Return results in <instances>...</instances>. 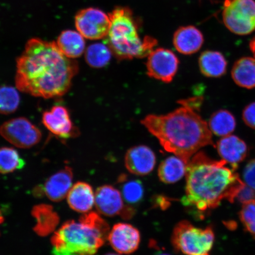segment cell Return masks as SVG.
<instances>
[{
  "label": "cell",
  "mask_w": 255,
  "mask_h": 255,
  "mask_svg": "<svg viewBox=\"0 0 255 255\" xmlns=\"http://www.w3.org/2000/svg\"><path fill=\"white\" fill-rule=\"evenodd\" d=\"M16 68L15 83L18 90L45 99L67 93L79 71L78 63L64 55L56 42L37 38L25 44Z\"/></svg>",
  "instance_id": "6da1fadb"
},
{
  "label": "cell",
  "mask_w": 255,
  "mask_h": 255,
  "mask_svg": "<svg viewBox=\"0 0 255 255\" xmlns=\"http://www.w3.org/2000/svg\"><path fill=\"white\" fill-rule=\"evenodd\" d=\"M224 160H214L203 152H197L186 168L185 206L205 212L218 207L223 200L234 203L245 183Z\"/></svg>",
  "instance_id": "7a4b0ae2"
},
{
  "label": "cell",
  "mask_w": 255,
  "mask_h": 255,
  "mask_svg": "<svg viewBox=\"0 0 255 255\" xmlns=\"http://www.w3.org/2000/svg\"><path fill=\"white\" fill-rule=\"evenodd\" d=\"M141 124L165 151L187 164L201 148L213 145L208 124L195 111L183 105L165 116L149 115Z\"/></svg>",
  "instance_id": "3957f363"
},
{
  "label": "cell",
  "mask_w": 255,
  "mask_h": 255,
  "mask_svg": "<svg viewBox=\"0 0 255 255\" xmlns=\"http://www.w3.org/2000/svg\"><path fill=\"white\" fill-rule=\"evenodd\" d=\"M109 225L98 213L82 216L78 221L64 223L53 235L54 248L79 255H95L109 235Z\"/></svg>",
  "instance_id": "277c9868"
},
{
  "label": "cell",
  "mask_w": 255,
  "mask_h": 255,
  "mask_svg": "<svg viewBox=\"0 0 255 255\" xmlns=\"http://www.w3.org/2000/svg\"><path fill=\"white\" fill-rule=\"evenodd\" d=\"M111 22L106 44L119 60L148 56L157 45L154 38L139 37V23L131 9L118 7L109 14Z\"/></svg>",
  "instance_id": "5b68a950"
},
{
  "label": "cell",
  "mask_w": 255,
  "mask_h": 255,
  "mask_svg": "<svg viewBox=\"0 0 255 255\" xmlns=\"http://www.w3.org/2000/svg\"><path fill=\"white\" fill-rule=\"evenodd\" d=\"M215 238L211 227L199 228L183 221L175 226L171 244L175 251L186 255H210Z\"/></svg>",
  "instance_id": "8992f818"
},
{
  "label": "cell",
  "mask_w": 255,
  "mask_h": 255,
  "mask_svg": "<svg viewBox=\"0 0 255 255\" xmlns=\"http://www.w3.org/2000/svg\"><path fill=\"white\" fill-rule=\"evenodd\" d=\"M222 17L223 23L232 33L250 34L255 30V1L225 0Z\"/></svg>",
  "instance_id": "52a82bcc"
},
{
  "label": "cell",
  "mask_w": 255,
  "mask_h": 255,
  "mask_svg": "<svg viewBox=\"0 0 255 255\" xmlns=\"http://www.w3.org/2000/svg\"><path fill=\"white\" fill-rule=\"evenodd\" d=\"M0 135L18 148H30L40 141V130L24 117L6 121L0 127Z\"/></svg>",
  "instance_id": "ba28073f"
},
{
  "label": "cell",
  "mask_w": 255,
  "mask_h": 255,
  "mask_svg": "<svg viewBox=\"0 0 255 255\" xmlns=\"http://www.w3.org/2000/svg\"><path fill=\"white\" fill-rule=\"evenodd\" d=\"M110 15L101 9L88 8L79 11L75 17V26L86 39L97 40L106 38L110 30Z\"/></svg>",
  "instance_id": "9c48e42d"
},
{
  "label": "cell",
  "mask_w": 255,
  "mask_h": 255,
  "mask_svg": "<svg viewBox=\"0 0 255 255\" xmlns=\"http://www.w3.org/2000/svg\"><path fill=\"white\" fill-rule=\"evenodd\" d=\"M95 205L99 213L105 216H120L123 219H129L135 213L133 207L124 204L120 191L110 185L98 188Z\"/></svg>",
  "instance_id": "30bf717a"
},
{
  "label": "cell",
  "mask_w": 255,
  "mask_h": 255,
  "mask_svg": "<svg viewBox=\"0 0 255 255\" xmlns=\"http://www.w3.org/2000/svg\"><path fill=\"white\" fill-rule=\"evenodd\" d=\"M178 60L172 51L158 48L153 50L146 62L147 75L149 77L165 83H170L177 72Z\"/></svg>",
  "instance_id": "8fae6325"
},
{
  "label": "cell",
  "mask_w": 255,
  "mask_h": 255,
  "mask_svg": "<svg viewBox=\"0 0 255 255\" xmlns=\"http://www.w3.org/2000/svg\"><path fill=\"white\" fill-rule=\"evenodd\" d=\"M42 122L50 132L60 138L68 139L79 134L68 110L63 105H55L50 111L44 112Z\"/></svg>",
  "instance_id": "7c38bea8"
},
{
  "label": "cell",
  "mask_w": 255,
  "mask_h": 255,
  "mask_svg": "<svg viewBox=\"0 0 255 255\" xmlns=\"http://www.w3.org/2000/svg\"><path fill=\"white\" fill-rule=\"evenodd\" d=\"M73 174L72 168L64 167L50 176L43 186L34 190L35 194L46 196L54 202H59L65 198L72 186Z\"/></svg>",
  "instance_id": "4fadbf2b"
},
{
  "label": "cell",
  "mask_w": 255,
  "mask_h": 255,
  "mask_svg": "<svg viewBox=\"0 0 255 255\" xmlns=\"http://www.w3.org/2000/svg\"><path fill=\"white\" fill-rule=\"evenodd\" d=\"M108 240L117 253L130 254L138 250L141 236L138 229L133 226L120 223L113 226L108 235Z\"/></svg>",
  "instance_id": "5bb4252c"
},
{
  "label": "cell",
  "mask_w": 255,
  "mask_h": 255,
  "mask_svg": "<svg viewBox=\"0 0 255 255\" xmlns=\"http://www.w3.org/2000/svg\"><path fill=\"white\" fill-rule=\"evenodd\" d=\"M155 163L154 152L148 146H136L126 153V167L133 174L141 176L147 175L154 170Z\"/></svg>",
  "instance_id": "9a60e30c"
},
{
  "label": "cell",
  "mask_w": 255,
  "mask_h": 255,
  "mask_svg": "<svg viewBox=\"0 0 255 255\" xmlns=\"http://www.w3.org/2000/svg\"><path fill=\"white\" fill-rule=\"evenodd\" d=\"M219 154L236 170L239 163L247 157L248 148L247 143L238 136L229 135L223 136L217 143Z\"/></svg>",
  "instance_id": "2e32d148"
},
{
  "label": "cell",
  "mask_w": 255,
  "mask_h": 255,
  "mask_svg": "<svg viewBox=\"0 0 255 255\" xmlns=\"http://www.w3.org/2000/svg\"><path fill=\"white\" fill-rule=\"evenodd\" d=\"M204 43L202 32L193 25L181 27L175 32L173 44L178 52L189 55L201 49Z\"/></svg>",
  "instance_id": "e0dca14e"
},
{
  "label": "cell",
  "mask_w": 255,
  "mask_h": 255,
  "mask_svg": "<svg viewBox=\"0 0 255 255\" xmlns=\"http://www.w3.org/2000/svg\"><path fill=\"white\" fill-rule=\"evenodd\" d=\"M95 199V194L91 185L82 181L72 186L67 195L69 207L76 212L85 214L93 208Z\"/></svg>",
  "instance_id": "ac0fdd59"
},
{
  "label": "cell",
  "mask_w": 255,
  "mask_h": 255,
  "mask_svg": "<svg viewBox=\"0 0 255 255\" xmlns=\"http://www.w3.org/2000/svg\"><path fill=\"white\" fill-rule=\"evenodd\" d=\"M84 38L79 31L67 30L62 32L56 43L64 55L74 59L81 57L85 52Z\"/></svg>",
  "instance_id": "d6986e66"
},
{
  "label": "cell",
  "mask_w": 255,
  "mask_h": 255,
  "mask_svg": "<svg viewBox=\"0 0 255 255\" xmlns=\"http://www.w3.org/2000/svg\"><path fill=\"white\" fill-rule=\"evenodd\" d=\"M199 68L202 74L209 78H219L224 75L228 63L221 53L216 51H206L200 55Z\"/></svg>",
  "instance_id": "ffe728a7"
},
{
  "label": "cell",
  "mask_w": 255,
  "mask_h": 255,
  "mask_svg": "<svg viewBox=\"0 0 255 255\" xmlns=\"http://www.w3.org/2000/svg\"><path fill=\"white\" fill-rule=\"evenodd\" d=\"M232 76L239 87L255 88V58L245 57L238 60L233 67Z\"/></svg>",
  "instance_id": "44dd1931"
},
{
  "label": "cell",
  "mask_w": 255,
  "mask_h": 255,
  "mask_svg": "<svg viewBox=\"0 0 255 255\" xmlns=\"http://www.w3.org/2000/svg\"><path fill=\"white\" fill-rule=\"evenodd\" d=\"M187 164L177 156L164 159L158 168L159 180L165 184H173L181 179L186 173Z\"/></svg>",
  "instance_id": "7402d4cb"
},
{
  "label": "cell",
  "mask_w": 255,
  "mask_h": 255,
  "mask_svg": "<svg viewBox=\"0 0 255 255\" xmlns=\"http://www.w3.org/2000/svg\"><path fill=\"white\" fill-rule=\"evenodd\" d=\"M33 215L36 219L37 224L34 231L40 236H46L52 233L57 225L59 219L52 207L41 205L34 207Z\"/></svg>",
  "instance_id": "603a6c76"
},
{
  "label": "cell",
  "mask_w": 255,
  "mask_h": 255,
  "mask_svg": "<svg viewBox=\"0 0 255 255\" xmlns=\"http://www.w3.org/2000/svg\"><path fill=\"white\" fill-rule=\"evenodd\" d=\"M208 126L212 133L219 136L231 135L237 126L235 118L230 112L221 110L213 113Z\"/></svg>",
  "instance_id": "cb8c5ba5"
},
{
  "label": "cell",
  "mask_w": 255,
  "mask_h": 255,
  "mask_svg": "<svg viewBox=\"0 0 255 255\" xmlns=\"http://www.w3.org/2000/svg\"><path fill=\"white\" fill-rule=\"evenodd\" d=\"M112 53L106 43L92 44L85 51L86 62L92 68H103L110 62Z\"/></svg>",
  "instance_id": "d4e9b609"
},
{
  "label": "cell",
  "mask_w": 255,
  "mask_h": 255,
  "mask_svg": "<svg viewBox=\"0 0 255 255\" xmlns=\"http://www.w3.org/2000/svg\"><path fill=\"white\" fill-rule=\"evenodd\" d=\"M25 162L15 149L11 147L0 148V174H7L21 170Z\"/></svg>",
  "instance_id": "484cf974"
},
{
  "label": "cell",
  "mask_w": 255,
  "mask_h": 255,
  "mask_svg": "<svg viewBox=\"0 0 255 255\" xmlns=\"http://www.w3.org/2000/svg\"><path fill=\"white\" fill-rule=\"evenodd\" d=\"M20 103V96L17 89L9 86L0 87V114L14 113Z\"/></svg>",
  "instance_id": "4316f807"
},
{
  "label": "cell",
  "mask_w": 255,
  "mask_h": 255,
  "mask_svg": "<svg viewBox=\"0 0 255 255\" xmlns=\"http://www.w3.org/2000/svg\"><path fill=\"white\" fill-rule=\"evenodd\" d=\"M122 184V194L124 199L129 204L139 203L142 200L144 194L141 181L137 180L125 181L120 178Z\"/></svg>",
  "instance_id": "83f0119b"
},
{
  "label": "cell",
  "mask_w": 255,
  "mask_h": 255,
  "mask_svg": "<svg viewBox=\"0 0 255 255\" xmlns=\"http://www.w3.org/2000/svg\"><path fill=\"white\" fill-rule=\"evenodd\" d=\"M239 216L246 230L255 238V199L244 204Z\"/></svg>",
  "instance_id": "f1b7e54d"
},
{
  "label": "cell",
  "mask_w": 255,
  "mask_h": 255,
  "mask_svg": "<svg viewBox=\"0 0 255 255\" xmlns=\"http://www.w3.org/2000/svg\"><path fill=\"white\" fill-rule=\"evenodd\" d=\"M238 202L241 203H246L250 201L255 199V190L248 186L247 184H245L241 189L239 190L236 197ZM235 199V200H236Z\"/></svg>",
  "instance_id": "f546056e"
},
{
  "label": "cell",
  "mask_w": 255,
  "mask_h": 255,
  "mask_svg": "<svg viewBox=\"0 0 255 255\" xmlns=\"http://www.w3.org/2000/svg\"><path fill=\"white\" fill-rule=\"evenodd\" d=\"M244 178L246 184L255 190V159L248 162L245 168Z\"/></svg>",
  "instance_id": "4dcf8cb0"
},
{
  "label": "cell",
  "mask_w": 255,
  "mask_h": 255,
  "mask_svg": "<svg viewBox=\"0 0 255 255\" xmlns=\"http://www.w3.org/2000/svg\"><path fill=\"white\" fill-rule=\"evenodd\" d=\"M242 117L246 125L255 129V102L245 107Z\"/></svg>",
  "instance_id": "1f68e13d"
},
{
  "label": "cell",
  "mask_w": 255,
  "mask_h": 255,
  "mask_svg": "<svg viewBox=\"0 0 255 255\" xmlns=\"http://www.w3.org/2000/svg\"><path fill=\"white\" fill-rule=\"evenodd\" d=\"M203 101L202 97H194L189 99V100H181L179 103L183 105L191 108L194 111L198 110Z\"/></svg>",
  "instance_id": "d6a6232c"
},
{
  "label": "cell",
  "mask_w": 255,
  "mask_h": 255,
  "mask_svg": "<svg viewBox=\"0 0 255 255\" xmlns=\"http://www.w3.org/2000/svg\"><path fill=\"white\" fill-rule=\"evenodd\" d=\"M52 253L53 255H79L78 254L69 253V252L66 251L57 250V249L55 248H53Z\"/></svg>",
  "instance_id": "836d02e7"
},
{
  "label": "cell",
  "mask_w": 255,
  "mask_h": 255,
  "mask_svg": "<svg viewBox=\"0 0 255 255\" xmlns=\"http://www.w3.org/2000/svg\"><path fill=\"white\" fill-rule=\"evenodd\" d=\"M250 48L252 52H253L255 58V37L251 41Z\"/></svg>",
  "instance_id": "e575fe53"
},
{
  "label": "cell",
  "mask_w": 255,
  "mask_h": 255,
  "mask_svg": "<svg viewBox=\"0 0 255 255\" xmlns=\"http://www.w3.org/2000/svg\"><path fill=\"white\" fill-rule=\"evenodd\" d=\"M3 222H4V218H3L2 213L1 211H0V225H1Z\"/></svg>",
  "instance_id": "d590c367"
},
{
  "label": "cell",
  "mask_w": 255,
  "mask_h": 255,
  "mask_svg": "<svg viewBox=\"0 0 255 255\" xmlns=\"http://www.w3.org/2000/svg\"><path fill=\"white\" fill-rule=\"evenodd\" d=\"M105 255H120L114 254V253H109V254H105Z\"/></svg>",
  "instance_id": "8d00e7d4"
},
{
  "label": "cell",
  "mask_w": 255,
  "mask_h": 255,
  "mask_svg": "<svg viewBox=\"0 0 255 255\" xmlns=\"http://www.w3.org/2000/svg\"><path fill=\"white\" fill-rule=\"evenodd\" d=\"M157 255H168V254H162V253H161V254H158Z\"/></svg>",
  "instance_id": "74e56055"
}]
</instances>
